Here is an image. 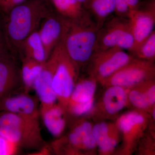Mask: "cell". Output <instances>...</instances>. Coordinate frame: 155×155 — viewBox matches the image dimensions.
<instances>
[{"mask_svg":"<svg viewBox=\"0 0 155 155\" xmlns=\"http://www.w3.org/2000/svg\"><path fill=\"white\" fill-rule=\"evenodd\" d=\"M52 6L48 0H28L6 14L3 28L8 49H19L22 42L37 30Z\"/></svg>","mask_w":155,"mask_h":155,"instance_id":"6da1fadb","label":"cell"},{"mask_svg":"<svg viewBox=\"0 0 155 155\" xmlns=\"http://www.w3.org/2000/svg\"><path fill=\"white\" fill-rule=\"evenodd\" d=\"M98 30L94 22L68 20L62 44L67 55L80 69L87 64L94 52Z\"/></svg>","mask_w":155,"mask_h":155,"instance_id":"7a4b0ae2","label":"cell"},{"mask_svg":"<svg viewBox=\"0 0 155 155\" xmlns=\"http://www.w3.org/2000/svg\"><path fill=\"white\" fill-rule=\"evenodd\" d=\"M0 136L28 149H38L44 144L39 121L7 111H0Z\"/></svg>","mask_w":155,"mask_h":155,"instance_id":"3957f363","label":"cell"},{"mask_svg":"<svg viewBox=\"0 0 155 155\" xmlns=\"http://www.w3.org/2000/svg\"><path fill=\"white\" fill-rule=\"evenodd\" d=\"M56 48L58 59L53 76L52 87L58 104L66 112L69 98L78 80L80 68L66 54L62 41Z\"/></svg>","mask_w":155,"mask_h":155,"instance_id":"277c9868","label":"cell"},{"mask_svg":"<svg viewBox=\"0 0 155 155\" xmlns=\"http://www.w3.org/2000/svg\"><path fill=\"white\" fill-rule=\"evenodd\" d=\"M98 29L95 52L119 48L131 52L134 38L127 18L111 17Z\"/></svg>","mask_w":155,"mask_h":155,"instance_id":"5b68a950","label":"cell"},{"mask_svg":"<svg viewBox=\"0 0 155 155\" xmlns=\"http://www.w3.org/2000/svg\"><path fill=\"white\" fill-rule=\"evenodd\" d=\"M151 119L150 114L136 109L117 117L115 123L122 140L121 153L130 155L134 152L144 136Z\"/></svg>","mask_w":155,"mask_h":155,"instance_id":"8992f818","label":"cell"},{"mask_svg":"<svg viewBox=\"0 0 155 155\" xmlns=\"http://www.w3.org/2000/svg\"><path fill=\"white\" fill-rule=\"evenodd\" d=\"M154 62L134 57L100 84L104 87L119 86L129 89L147 81L155 79Z\"/></svg>","mask_w":155,"mask_h":155,"instance_id":"52a82bcc","label":"cell"},{"mask_svg":"<svg viewBox=\"0 0 155 155\" xmlns=\"http://www.w3.org/2000/svg\"><path fill=\"white\" fill-rule=\"evenodd\" d=\"M134 58L132 54L117 47L95 52L87 63L89 75L100 83Z\"/></svg>","mask_w":155,"mask_h":155,"instance_id":"ba28073f","label":"cell"},{"mask_svg":"<svg viewBox=\"0 0 155 155\" xmlns=\"http://www.w3.org/2000/svg\"><path fill=\"white\" fill-rule=\"evenodd\" d=\"M127 19L134 38L131 54L155 30V0L141 2L137 9L130 11Z\"/></svg>","mask_w":155,"mask_h":155,"instance_id":"9c48e42d","label":"cell"},{"mask_svg":"<svg viewBox=\"0 0 155 155\" xmlns=\"http://www.w3.org/2000/svg\"><path fill=\"white\" fill-rule=\"evenodd\" d=\"M58 59L56 47L48 58L41 72L34 83L33 88L36 92L40 102V111L53 105L57 102V98L52 87L54 72Z\"/></svg>","mask_w":155,"mask_h":155,"instance_id":"30bf717a","label":"cell"},{"mask_svg":"<svg viewBox=\"0 0 155 155\" xmlns=\"http://www.w3.org/2000/svg\"><path fill=\"white\" fill-rule=\"evenodd\" d=\"M68 22L56 11H52L41 23L38 31L48 58L63 39Z\"/></svg>","mask_w":155,"mask_h":155,"instance_id":"8fae6325","label":"cell"},{"mask_svg":"<svg viewBox=\"0 0 155 155\" xmlns=\"http://www.w3.org/2000/svg\"><path fill=\"white\" fill-rule=\"evenodd\" d=\"M101 100L94 107L90 114L103 118H112L119 114L128 104V89L119 86L106 87Z\"/></svg>","mask_w":155,"mask_h":155,"instance_id":"7c38bea8","label":"cell"},{"mask_svg":"<svg viewBox=\"0 0 155 155\" xmlns=\"http://www.w3.org/2000/svg\"><path fill=\"white\" fill-rule=\"evenodd\" d=\"M0 111H7L39 121V100L26 93L11 95L0 101Z\"/></svg>","mask_w":155,"mask_h":155,"instance_id":"4fadbf2b","label":"cell"},{"mask_svg":"<svg viewBox=\"0 0 155 155\" xmlns=\"http://www.w3.org/2000/svg\"><path fill=\"white\" fill-rule=\"evenodd\" d=\"M93 125L86 120L79 121L72 127L67 138L68 151L72 153L92 151L97 145L92 133Z\"/></svg>","mask_w":155,"mask_h":155,"instance_id":"5bb4252c","label":"cell"},{"mask_svg":"<svg viewBox=\"0 0 155 155\" xmlns=\"http://www.w3.org/2000/svg\"><path fill=\"white\" fill-rule=\"evenodd\" d=\"M92 133L101 155L112 153L119 144L121 137L115 123L98 122L93 126Z\"/></svg>","mask_w":155,"mask_h":155,"instance_id":"9a60e30c","label":"cell"},{"mask_svg":"<svg viewBox=\"0 0 155 155\" xmlns=\"http://www.w3.org/2000/svg\"><path fill=\"white\" fill-rule=\"evenodd\" d=\"M15 61L10 55L0 60V101L13 94L21 80Z\"/></svg>","mask_w":155,"mask_h":155,"instance_id":"2e32d148","label":"cell"},{"mask_svg":"<svg viewBox=\"0 0 155 155\" xmlns=\"http://www.w3.org/2000/svg\"><path fill=\"white\" fill-rule=\"evenodd\" d=\"M58 14L71 22H93L90 14L77 0H48Z\"/></svg>","mask_w":155,"mask_h":155,"instance_id":"e0dca14e","label":"cell"},{"mask_svg":"<svg viewBox=\"0 0 155 155\" xmlns=\"http://www.w3.org/2000/svg\"><path fill=\"white\" fill-rule=\"evenodd\" d=\"M45 126L53 136L59 137L66 125V111L58 103L40 111Z\"/></svg>","mask_w":155,"mask_h":155,"instance_id":"ac0fdd59","label":"cell"},{"mask_svg":"<svg viewBox=\"0 0 155 155\" xmlns=\"http://www.w3.org/2000/svg\"><path fill=\"white\" fill-rule=\"evenodd\" d=\"M97 83L94 78L89 76L87 78L77 81L67 108L69 106L87 102L94 99Z\"/></svg>","mask_w":155,"mask_h":155,"instance_id":"d6986e66","label":"cell"},{"mask_svg":"<svg viewBox=\"0 0 155 155\" xmlns=\"http://www.w3.org/2000/svg\"><path fill=\"white\" fill-rule=\"evenodd\" d=\"M19 49L22 51L24 57L41 64H45L48 59L37 30L32 32L22 42Z\"/></svg>","mask_w":155,"mask_h":155,"instance_id":"ffe728a7","label":"cell"},{"mask_svg":"<svg viewBox=\"0 0 155 155\" xmlns=\"http://www.w3.org/2000/svg\"><path fill=\"white\" fill-rule=\"evenodd\" d=\"M115 8V0H90L86 9L93 15L99 29L114 13Z\"/></svg>","mask_w":155,"mask_h":155,"instance_id":"44dd1931","label":"cell"},{"mask_svg":"<svg viewBox=\"0 0 155 155\" xmlns=\"http://www.w3.org/2000/svg\"><path fill=\"white\" fill-rule=\"evenodd\" d=\"M45 64H41L26 57H24L22 59L20 75L26 92L33 88L35 81L41 72Z\"/></svg>","mask_w":155,"mask_h":155,"instance_id":"7402d4cb","label":"cell"},{"mask_svg":"<svg viewBox=\"0 0 155 155\" xmlns=\"http://www.w3.org/2000/svg\"><path fill=\"white\" fill-rule=\"evenodd\" d=\"M127 97L128 104L130 103L136 110L150 114L153 108L155 107H152L150 105L146 95L140 84L128 89Z\"/></svg>","mask_w":155,"mask_h":155,"instance_id":"603a6c76","label":"cell"},{"mask_svg":"<svg viewBox=\"0 0 155 155\" xmlns=\"http://www.w3.org/2000/svg\"><path fill=\"white\" fill-rule=\"evenodd\" d=\"M135 58L154 62L155 60V31L131 53Z\"/></svg>","mask_w":155,"mask_h":155,"instance_id":"cb8c5ba5","label":"cell"},{"mask_svg":"<svg viewBox=\"0 0 155 155\" xmlns=\"http://www.w3.org/2000/svg\"><path fill=\"white\" fill-rule=\"evenodd\" d=\"M140 0H115L114 13L116 16L127 18L130 11L140 6Z\"/></svg>","mask_w":155,"mask_h":155,"instance_id":"d4e9b609","label":"cell"},{"mask_svg":"<svg viewBox=\"0 0 155 155\" xmlns=\"http://www.w3.org/2000/svg\"><path fill=\"white\" fill-rule=\"evenodd\" d=\"M19 148L16 143L0 136V155L16 154Z\"/></svg>","mask_w":155,"mask_h":155,"instance_id":"484cf974","label":"cell"},{"mask_svg":"<svg viewBox=\"0 0 155 155\" xmlns=\"http://www.w3.org/2000/svg\"><path fill=\"white\" fill-rule=\"evenodd\" d=\"M26 0H0V13L7 14L12 9Z\"/></svg>","mask_w":155,"mask_h":155,"instance_id":"4316f807","label":"cell"},{"mask_svg":"<svg viewBox=\"0 0 155 155\" xmlns=\"http://www.w3.org/2000/svg\"><path fill=\"white\" fill-rule=\"evenodd\" d=\"M8 51L4 33L3 22L0 20V60L9 55Z\"/></svg>","mask_w":155,"mask_h":155,"instance_id":"83f0119b","label":"cell"},{"mask_svg":"<svg viewBox=\"0 0 155 155\" xmlns=\"http://www.w3.org/2000/svg\"><path fill=\"white\" fill-rule=\"evenodd\" d=\"M81 4H82L84 8H86L87 5L88 4V2H89L90 0H77Z\"/></svg>","mask_w":155,"mask_h":155,"instance_id":"f1b7e54d","label":"cell"},{"mask_svg":"<svg viewBox=\"0 0 155 155\" xmlns=\"http://www.w3.org/2000/svg\"><path fill=\"white\" fill-rule=\"evenodd\" d=\"M140 1H141V0H140Z\"/></svg>","mask_w":155,"mask_h":155,"instance_id":"f546056e","label":"cell"}]
</instances>
